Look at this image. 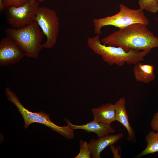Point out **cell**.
<instances>
[{"label":"cell","mask_w":158,"mask_h":158,"mask_svg":"<svg viewBox=\"0 0 158 158\" xmlns=\"http://www.w3.org/2000/svg\"><path fill=\"white\" fill-rule=\"evenodd\" d=\"M100 35L88 38V47L96 54L100 56L103 60L109 65L121 66L126 63L134 65L142 61L150 52L149 50L127 51L123 48L104 44L101 42Z\"/></svg>","instance_id":"7a4b0ae2"},{"label":"cell","mask_w":158,"mask_h":158,"mask_svg":"<svg viewBox=\"0 0 158 158\" xmlns=\"http://www.w3.org/2000/svg\"><path fill=\"white\" fill-rule=\"evenodd\" d=\"M28 0H0V9L4 10L6 8L13 6L18 7L24 4Z\"/></svg>","instance_id":"e0dca14e"},{"label":"cell","mask_w":158,"mask_h":158,"mask_svg":"<svg viewBox=\"0 0 158 158\" xmlns=\"http://www.w3.org/2000/svg\"><path fill=\"white\" fill-rule=\"evenodd\" d=\"M152 65L144 64L141 62L135 64L133 69V75L138 82L148 84L154 80L156 76Z\"/></svg>","instance_id":"4fadbf2b"},{"label":"cell","mask_w":158,"mask_h":158,"mask_svg":"<svg viewBox=\"0 0 158 158\" xmlns=\"http://www.w3.org/2000/svg\"><path fill=\"white\" fill-rule=\"evenodd\" d=\"M65 120L69 126L73 130L81 129L88 132L96 133L99 138L115 132V129L111 125L98 122L95 120L82 125H76L72 123L68 119Z\"/></svg>","instance_id":"30bf717a"},{"label":"cell","mask_w":158,"mask_h":158,"mask_svg":"<svg viewBox=\"0 0 158 158\" xmlns=\"http://www.w3.org/2000/svg\"><path fill=\"white\" fill-rule=\"evenodd\" d=\"M140 8L152 13L158 11V0H139Z\"/></svg>","instance_id":"9a60e30c"},{"label":"cell","mask_w":158,"mask_h":158,"mask_svg":"<svg viewBox=\"0 0 158 158\" xmlns=\"http://www.w3.org/2000/svg\"><path fill=\"white\" fill-rule=\"evenodd\" d=\"M25 56L24 53L7 36L0 41V66H8L16 63Z\"/></svg>","instance_id":"ba28073f"},{"label":"cell","mask_w":158,"mask_h":158,"mask_svg":"<svg viewBox=\"0 0 158 158\" xmlns=\"http://www.w3.org/2000/svg\"><path fill=\"white\" fill-rule=\"evenodd\" d=\"M126 99L124 97L120 98L115 104L116 120L122 124L128 132L127 140L135 142V132L129 121L128 116L126 107Z\"/></svg>","instance_id":"8fae6325"},{"label":"cell","mask_w":158,"mask_h":158,"mask_svg":"<svg viewBox=\"0 0 158 158\" xmlns=\"http://www.w3.org/2000/svg\"><path fill=\"white\" fill-rule=\"evenodd\" d=\"M5 93L8 100L16 107L22 116L26 129L33 123H39L49 127L67 139L74 138L73 130L68 125L62 127L58 126L51 121L49 114L42 111L35 112L29 111L21 103L16 94L10 87L6 88Z\"/></svg>","instance_id":"277c9868"},{"label":"cell","mask_w":158,"mask_h":158,"mask_svg":"<svg viewBox=\"0 0 158 158\" xmlns=\"http://www.w3.org/2000/svg\"><path fill=\"white\" fill-rule=\"evenodd\" d=\"M146 147L138 155V157L158 152V131H150L145 137Z\"/></svg>","instance_id":"5bb4252c"},{"label":"cell","mask_w":158,"mask_h":158,"mask_svg":"<svg viewBox=\"0 0 158 158\" xmlns=\"http://www.w3.org/2000/svg\"><path fill=\"white\" fill-rule=\"evenodd\" d=\"M141 23H135L119 29L102 39L108 45L119 47L127 51L149 50L158 47V37Z\"/></svg>","instance_id":"6da1fadb"},{"label":"cell","mask_w":158,"mask_h":158,"mask_svg":"<svg viewBox=\"0 0 158 158\" xmlns=\"http://www.w3.org/2000/svg\"><path fill=\"white\" fill-rule=\"evenodd\" d=\"M39 2L28 0L22 6H11L4 10L6 20L12 28L19 29L29 25L35 21Z\"/></svg>","instance_id":"52a82bcc"},{"label":"cell","mask_w":158,"mask_h":158,"mask_svg":"<svg viewBox=\"0 0 158 158\" xmlns=\"http://www.w3.org/2000/svg\"><path fill=\"white\" fill-rule=\"evenodd\" d=\"M120 11L115 15L104 18L93 19L95 33L100 35L102 28L105 26L112 25L119 29L125 28L135 23H141L147 26V18L143 11L140 8L133 9L123 4L119 5Z\"/></svg>","instance_id":"5b68a950"},{"label":"cell","mask_w":158,"mask_h":158,"mask_svg":"<svg viewBox=\"0 0 158 158\" xmlns=\"http://www.w3.org/2000/svg\"><path fill=\"white\" fill-rule=\"evenodd\" d=\"M35 21L47 37L46 42L42 44L43 48H52L56 43L59 30L60 23L56 12L50 8L39 6Z\"/></svg>","instance_id":"8992f818"},{"label":"cell","mask_w":158,"mask_h":158,"mask_svg":"<svg viewBox=\"0 0 158 158\" xmlns=\"http://www.w3.org/2000/svg\"><path fill=\"white\" fill-rule=\"evenodd\" d=\"M80 151L79 154L75 158H90V144L87 142L81 139L79 140Z\"/></svg>","instance_id":"2e32d148"},{"label":"cell","mask_w":158,"mask_h":158,"mask_svg":"<svg viewBox=\"0 0 158 158\" xmlns=\"http://www.w3.org/2000/svg\"><path fill=\"white\" fill-rule=\"evenodd\" d=\"M110 146L111 152L114 154V158H121V155L118 154L119 151L118 147H115L114 145H111Z\"/></svg>","instance_id":"d6986e66"},{"label":"cell","mask_w":158,"mask_h":158,"mask_svg":"<svg viewBox=\"0 0 158 158\" xmlns=\"http://www.w3.org/2000/svg\"><path fill=\"white\" fill-rule=\"evenodd\" d=\"M150 126L154 131H158V111L153 116L150 122Z\"/></svg>","instance_id":"ac0fdd59"},{"label":"cell","mask_w":158,"mask_h":158,"mask_svg":"<svg viewBox=\"0 0 158 158\" xmlns=\"http://www.w3.org/2000/svg\"><path fill=\"white\" fill-rule=\"evenodd\" d=\"M6 36L12 40L25 54L26 57L37 59L43 48V33L35 21L24 28L6 29Z\"/></svg>","instance_id":"3957f363"},{"label":"cell","mask_w":158,"mask_h":158,"mask_svg":"<svg viewBox=\"0 0 158 158\" xmlns=\"http://www.w3.org/2000/svg\"><path fill=\"white\" fill-rule=\"evenodd\" d=\"M121 133L113 135L108 134L97 139L92 138L90 141V149L91 157L100 158V154L106 148L114 145L123 137Z\"/></svg>","instance_id":"9c48e42d"},{"label":"cell","mask_w":158,"mask_h":158,"mask_svg":"<svg viewBox=\"0 0 158 158\" xmlns=\"http://www.w3.org/2000/svg\"><path fill=\"white\" fill-rule=\"evenodd\" d=\"M28 1H36L38 2H42L44 1H45V0H28Z\"/></svg>","instance_id":"ffe728a7"},{"label":"cell","mask_w":158,"mask_h":158,"mask_svg":"<svg viewBox=\"0 0 158 158\" xmlns=\"http://www.w3.org/2000/svg\"><path fill=\"white\" fill-rule=\"evenodd\" d=\"M91 111L94 120L100 123L110 124L116 121L115 104L108 103L93 108Z\"/></svg>","instance_id":"7c38bea8"}]
</instances>
